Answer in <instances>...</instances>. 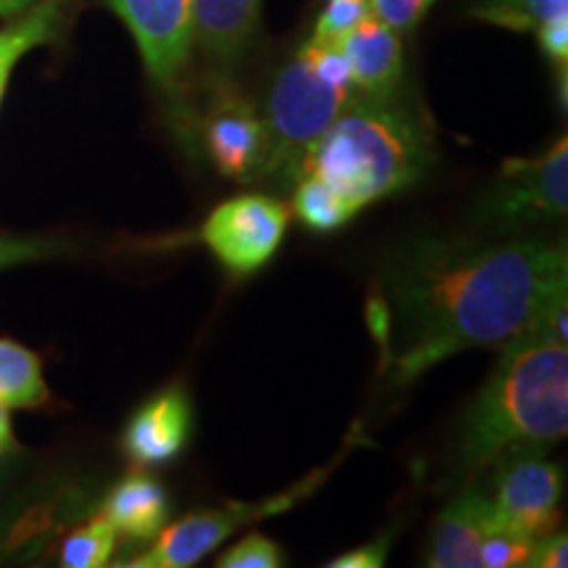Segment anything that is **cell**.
I'll return each instance as SVG.
<instances>
[{
  "mask_svg": "<svg viewBox=\"0 0 568 568\" xmlns=\"http://www.w3.org/2000/svg\"><path fill=\"white\" fill-rule=\"evenodd\" d=\"M261 0H193V38L216 71L226 77L258 32Z\"/></svg>",
  "mask_w": 568,
  "mask_h": 568,
  "instance_id": "13",
  "label": "cell"
},
{
  "mask_svg": "<svg viewBox=\"0 0 568 568\" xmlns=\"http://www.w3.org/2000/svg\"><path fill=\"white\" fill-rule=\"evenodd\" d=\"M116 529L103 514L90 518L80 529L69 531L61 545V566L67 568H101L111 564L116 548Z\"/></svg>",
  "mask_w": 568,
  "mask_h": 568,
  "instance_id": "20",
  "label": "cell"
},
{
  "mask_svg": "<svg viewBox=\"0 0 568 568\" xmlns=\"http://www.w3.org/2000/svg\"><path fill=\"white\" fill-rule=\"evenodd\" d=\"M138 42L155 88L176 101L184 119L182 80L193 55V0H105Z\"/></svg>",
  "mask_w": 568,
  "mask_h": 568,
  "instance_id": "8",
  "label": "cell"
},
{
  "mask_svg": "<svg viewBox=\"0 0 568 568\" xmlns=\"http://www.w3.org/2000/svg\"><path fill=\"white\" fill-rule=\"evenodd\" d=\"M17 439H13V426H11V416L9 408L0 403V453L6 450H17Z\"/></svg>",
  "mask_w": 568,
  "mask_h": 568,
  "instance_id": "30",
  "label": "cell"
},
{
  "mask_svg": "<svg viewBox=\"0 0 568 568\" xmlns=\"http://www.w3.org/2000/svg\"><path fill=\"white\" fill-rule=\"evenodd\" d=\"M527 568H566L568 566V537L566 531L550 529L548 535L531 542L529 556L524 560Z\"/></svg>",
  "mask_w": 568,
  "mask_h": 568,
  "instance_id": "26",
  "label": "cell"
},
{
  "mask_svg": "<svg viewBox=\"0 0 568 568\" xmlns=\"http://www.w3.org/2000/svg\"><path fill=\"white\" fill-rule=\"evenodd\" d=\"M6 88H9V80H0V103H3V95H6Z\"/></svg>",
  "mask_w": 568,
  "mask_h": 568,
  "instance_id": "32",
  "label": "cell"
},
{
  "mask_svg": "<svg viewBox=\"0 0 568 568\" xmlns=\"http://www.w3.org/2000/svg\"><path fill=\"white\" fill-rule=\"evenodd\" d=\"M355 98H361L358 92L332 82L303 45L274 77L261 113L266 126V163L258 180L280 190L293 187L305 151Z\"/></svg>",
  "mask_w": 568,
  "mask_h": 568,
  "instance_id": "4",
  "label": "cell"
},
{
  "mask_svg": "<svg viewBox=\"0 0 568 568\" xmlns=\"http://www.w3.org/2000/svg\"><path fill=\"white\" fill-rule=\"evenodd\" d=\"M201 142L216 172L232 182H255L266 163V126L237 90L216 77L201 119Z\"/></svg>",
  "mask_w": 568,
  "mask_h": 568,
  "instance_id": "10",
  "label": "cell"
},
{
  "mask_svg": "<svg viewBox=\"0 0 568 568\" xmlns=\"http://www.w3.org/2000/svg\"><path fill=\"white\" fill-rule=\"evenodd\" d=\"M63 0H38L21 11L17 21L0 30V80H11V71L24 53L45 45L61 27Z\"/></svg>",
  "mask_w": 568,
  "mask_h": 568,
  "instance_id": "16",
  "label": "cell"
},
{
  "mask_svg": "<svg viewBox=\"0 0 568 568\" xmlns=\"http://www.w3.org/2000/svg\"><path fill=\"white\" fill-rule=\"evenodd\" d=\"M493 527L487 493L466 489L437 516L426 564L435 568H479L481 539Z\"/></svg>",
  "mask_w": 568,
  "mask_h": 568,
  "instance_id": "14",
  "label": "cell"
},
{
  "mask_svg": "<svg viewBox=\"0 0 568 568\" xmlns=\"http://www.w3.org/2000/svg\"><path fill=\"white\" fill-rule=\"evenodd\" d=\"M30 9V0H0V17H19Z\"/></svg>",
  "mask_w": 568,
  "mask_h": 568,
  "instance_id": "31",
  "label": "cell"
},
{
  "mask_svg": "<svg viewBox=\"0 0 568 568\" xmlns=\"http://www.w3.org/2000/svg\"><path fill=\"white\" fill-rule=\"evenodd\" d=\"M293 209L297 219L314 232H335L351 224L361 209L318 176L303 174L293 184Z\"/></svg>",
  "mask_w": 568,
  "mask_h": 568,
  "instance_id": "18",
  "label": "cell"
},
{
  "mask_svg": "<svg viewBox=\"0 0 568 568\" xmlns=\"http://www.w3.org/2000/svg\"><path fill=\"white\" fill-rule=\"evenodd\" d=\"M21 460H24V450H21V447H17V450L0 453V487H3L6 481L19 471Z\"/></svg>",
  "mask_w": 568,
  "mask_h": 568,
  "instance_id": "29",
  "label": "cell"
},
{
  "mask_svg": "<svg viewBox=\"0 0 568 568\" xmlns=\"http://www.w3.org/2000/svg\"><path fill=\"white\" fill-rule=\"evenodd\" d=\"M548 447H514L495 460L489 506L497 529L537 539L556 529L564 497V468L545 456Z\"/></svg>",
  "mask_w": 568,
  "mask_h": 568,
  "instance_id": "7",
  "label": "cell"
},
{
  "mask_svg": "<svg viewBox=\"0 0 568 568\" xmlns=\"http://www.w3.org/2000/svg\"><path fill=\"white\" fill-rule=\"evenodd\" d=\"M568 253L539 237H426L395 247L368 324L395 385L527 332L566 339Z\"/></svg>",
  "mask_w": 568,
  "mask_h": 568,
  "instance_id": "1",
  "label": "cell"
},
{
  "mask_svg": "<svg viewBox=\"0 0 568 568\" xmlns=\"http://www.w3.org/2000/svg\"><path fill=\"white\" fill-rule=\"evenodd\" d=\"M193 435V403L184 389H163L134 410L124 426L122 450L138 466H161L174 460Z\"/></svg>",
  "mask_w": 568,
  "mask_h": 568,
  "instance_id": "11",
  "label": "cell"
},
{
  "mask_svg": "<svg viewBox=\"0 0 568 568\" xmlns=\"http://www.w3.org/2000/svg\"><path fill=\"white\" fill-rule=\"evenodd\" d=\"M61 253H67V243L53 237H0V272L55 258Z\"/></svg>",
  "mask_w": 568,
  "mask_h": 568,
  "instance_id": "24",
  "label": "cell"
},
{
  "mask_svg": "<svg viewBox=\"0 0 568 568\" xmlns=\"http://www.w3.org/2000/svg\"><path fill=\"white\" fill-rule=\"evenodd\" d=\"M32 3H38V0H30V6H32Z\"/></svg>",
  "mask_w": 568,
  "mask_h": 568,
  "instance_id": "33",
  "label": "cell"
},
{
  "mask_svg": "<svg viewBox=\"0 0 568 568\" xmlns=\"http://www.w3.org/2000/svg\"><path fill=\"white\" fill-rule=\"evenodd\" d=\"M432 142L424 119L397 95H361L305 151L297 176H318L364 211L422 180L435 161Z\"/></svg>",
  "mask_w": 568,
  "mask_h": 568,
  "instance_id": "3",
  "label": "cell"
},
{
  "mask_svg": "<svg viewBox=\"0 0 568 568\" xmlns=\"http://www.w3.org/2000/svg\"><path fill=\"white\" fill-rule=\"evenodd\" d=\"M103 516L116 535L130 542H151L166 527L169 493L148 471H132L111 487L103 500Z\"/></svg>",
  "mask_w": 568,
  "mask_h": 568,
  "instance_id": "15",
  "label": "cell"
},
{
  "mask_svg": "<svg viewBox=\"0 0 568 568\" xmlns=\"http://www.w3.org/2000/svg\"><path fill=\"white\" fill-rule=\"evenodd\" d=\"M358 435V429L351 432L343 450L337 453L332 464H326L318 471L308 474L303 481H297L295 487H290L287 493L272 495L261 503H226L222 508L201 510V514H190L182 521L172 524V527H163L159 537L153 539V548H148L140 556L126 560L124 566L132 568H187L195 566L197 560H203L209 552H213L224 539H230L234 531L245 524H255L261 518L280 516L287 508L297 506L305 500L322 481L329 477V471L343 460L347 453L353 450V437Z\"/></svg>",
  "mask_w": 568,
  "mask_h": 568,
  "instance_id": "6",
  "label": "cell"
},
{
  "mask_svg": "<svg viewBox=\"0 0 568 568\" xmlns=\"http://www.w3.org/2000/svg\"><path fill=\"white\" fill-rule=\"evenodd\" d=\"M568 432V351L550 329L500 347L495 372L460 426L456 471L481 477L514 447H550Z\"/></svg>",
  "mask_w": 568,
  "mask_h": 568,
  "instance_id": "2",
  "label": "cell"
},
{
  "mask_svg": "<svg viewBox=\"0 0 568 568\" xmlns=\"http://www.w3.org/2000/svg\"><path fill=\"white\" fill-rule=\"evenodd\" d=\"M539 40V48L548 53V59L556 63L560 77L566 80V67H568V17L545 21L542 27L535 32Z\"/></svg>",
  "mask_w": 568,
  "mask_h": 568,
  "instance_id": "27",
  "label": "cell"
},
{
  "mask_svg": "<svg viewBox=\"0 0 568 568\" xmlns=\"http://www.w3.org/2000/svg\"><path fill=\"white\" fill-rule=\"evenodd\" d=\"M568 211V140L560 138L537 159H510L477 197L474 224L495 237L558 224Z\"/></svg>",
  "mask_w": 568,
  "mask_h": 568,
  "instance_id": "5",
  "label": "cell"
},
{
  "mask_svg": "<svg viewBox=\"0 0 568 568\" xmlns=\"http://www.w3.org/2000/svg\"><path fill=\"white\" fill-rule=\"evenodd\" d=\"M351 77L358 95L389 98L400 90L406 74V55H403V34L387 27L385 21L368 17L353 27L339 40Z\"/></svg>",
  "mask_w": 568,
  "mask_h": 568,
  "instance_id": "12",
  "label": "cell"
},
{
  "mask_svg": "<svg viewBox=\"0 0 568 568\" xmlns=\"http://www.w3.org/2000/svg\"><path fill=\"white\" fill-rule=\"evenodd\" d=\"M535 539L518 537L514 531L493 527L481 539L479 548V568H514L524 566L529 548Z\"/></svg>",
  "mask_w": 568,
  "mask_h": 568,
  "instance_id": "22",
  "label": "cell"
},
{
  "mask_svg": "<svg viewBox=\"0 0 568 568\" xmlns=\"http://www.w3.org/2000/svg\"><path fill=\"white\" fill-rule=\"evenodd\" d=\"M437 0H372V17L385 21L395 32L414 34Z\"/></svg>",
  "mask_w": 568,
  "mask_h": 568,
  "instance_id": "25",
  "label": "cell"
},
{
  "mask_svg": "<svg viewBox=\"0 0 568 568\" xmlns=\"http://www.w3.org/2000/svg\"><path fill=\"white\" fill-rule=\"evenodd\" d=\"M290 213L268 195H237L216 205L203 224V243L234 276L264 268L280 251Z\"/></svg>",
  "mask_w": 568,
  "mask_h": 568,
  "instance_id": "9",
  "label": "cell"
},
{
  "mask_svg": "<svg viewBox=\"0 0 568 568\" xmlns=\"http://www.w3.org/2000/svg\"><path fill=\"white\" fill-rule=\"evenodd\" d=\"M48 385L42 379V364L30 347L0 339V403L6 408L45 406Z\"/></svg>",
  "mask_w": 568,
  "mask_h": 568,
  "instance_id": "17",
  "label": "cell"
},
{
  "mask_svg": "<svg viewBox=\"0 0 568 568\" xmlns=\"http://www.w3.org/2000/svg\"><path fill=\"white\" fill-rule=\"evenodd\" d=\"M389 545H393V535H382L374 542L343 552V556L332 560L329 568H382L387 564Z\"/></svg>",
  "mask_w": 568,
  "mask_h": 568,
  "instance_id": "28",
  "label": "cell"
},
{
  "mask_svg": "<svg viewBox=\"0 0 568 568\" xmlns=\"http://www.w3.org/2000/svg\"><path fill=\"white\" fill-rule=\"evenodd\" d=\"M471 17L514 32H537L545 21L568 17V0H479Z\"/></svg>",
  "mask_w": 568,
  "mask_h": 568,
  "instance_id": "19",
  "label": "cell"
},
{
  "mask_svg": "<svg viewBox=\"0 0 568 568\" xmlns=\"http://www.w3.org/2000/svg\"><path fill=\"white\" fill-rule=\"evenodd\" d=\"M284 564V552L274 539L264 535H247L234 548L216 560L219 568H280Z\"/></svg>",
  "mask_w": 568,
  "mask_h": 568,
  "instance_id": "23",
  "label": "cell"
},
{
  "mask_svg": "<svg viewBox=\"0 0 568 568\" xmlns=\"http://www.w3.org/2000/svg\"><path fill=\"white\" fill-rule=\"evenodd\" d=\"M368 17H372V0H326L311 38L322 42H339L353 27H358Z\"/></svg>",
  "mask_w": 568,
  "mask_h": 568,
  "instance_id": "21",
  "label": "cell"
}]
</instances>
